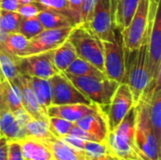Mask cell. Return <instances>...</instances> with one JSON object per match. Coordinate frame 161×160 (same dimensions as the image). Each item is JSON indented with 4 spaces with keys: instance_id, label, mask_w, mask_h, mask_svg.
<instances>
[{
    "instance_id": "obj_1",
    "label": "cell",
    "mask_w": 161,
    "mask_h": 160,
    "mask_svg": "<svg viewBox=\"0 0 161 160\" xmlns=\"http://www.w3.org/2000/svg\"><path fill=\"white\" fill-rule=\"evenodd\" d=\"M136 106H133L113 132L108 133L107 143L121 160L138 159L141 155L135 145Z\"/></svg>"
},
{
    "instance_id": "obj_2",
    "label": "cell",
    "mask_w": 161,
    "mask_h": 160,
    "mask_svg": "<svg viewBox=\"0 0 161 160\" xmlns=\"http://www.w3.org/2000/svg\"><path fill=\"white\" fill-rule=\"evenodd\" d=\"M135 106L137 110L135 145L138 152L145 160H160L161 144L157 141L150 124L146 97L142 94Z\"/></svg>"
},
{
    "instance_id": "obj_3",
    "label": "cell",
    "mask_w": 161,
    "mask_h": 160,
    "mask_svg": "<svg viewBox=\"0 0 161 160\" xmlns=\"http://www.w3.org/2000/svg\"><path fill=\"white\" fill-rule=\"evenodd\" d=\"M78 58L85 59L104 72L103 41L88 25H78L72 28L68 38Z\"/></svg>"
},
{
    "instance_id": "obj_4",
    "label": "cell",
    "mask_w": 161,
    "mask_h": 160,
    "mask_svg": "<svg viewBox=\"0 0 161 160\" xmlns=\"http://www.w3.org/2000/svg\"><path fill=\"white\" fill-rule=\"evenodd\" d=\"M65 75L92 104L100 108L108 107L114 92L120 85L119 82L108 77L100 79L91 76H75L68 74H65Z\"/></svg>"
},
{
    "instance_id": "obj_5",
    "label": "cell",
    "mask_w": 161,
    "mask_h": 160,
    "mask_svg": "<svg viewBox=\"0 0 161 160\" xmlns=\"http://www.w3.org/2000/svg\"><path fill=\"white\" fill-rule=\"evenodd\" d=\"M104 47V73L109 79L124 83L125 74V47L122 31L114 27V40L103 41Z\"/></svg>"
},
{
    "instance_id": "obj_6",
    "label": "cell",
    "mask_w": 161,
    "mask_h": 160,
    "mask_svg": "<svg viewBox=\"0 0 161 160\" xmlns=\"http://www.w3.org/2000/svg\"><path fill=\"white\" fill-rule=\"evenodd\" d=\"M150 0H140L137 10L126 28L122 31L124 47L132 51L138 49L149 31Z\"/></svg>"
},
{
    "instance_id": "obj_7",
    "label": "cell",
    "mask_w": 161,
    "mask_h": 160,
    "mask_svg": "<svg viewBox=\"0 0 161 160\" xmlns=\"http://www.w3.org/2000/svg\"><path fill=\"white\" fill-rule=\"evenodd\" d=\"M49 81L52 89L51 105H92L91 100L71 82V80L65 75L64 73L59 72L58 74L50 77Z\"/></svg>"
},
{
    "instance_id": "obj_8",
    "label": "cell",
    "mask_w": 161,
    "mask_h": 160,
    "mask_svg": "<svg viewBox=\"0 0 161 160\" xmlns=\"http://www.w3.org/2000/svg\"><path fill=\"white\" fill-rule=\"evenodd\" d=\"M17 62L20 74L25 76L49 79L59 73L53 62L52 51L17 57Z\"/></svg>"
},
{
    "instance_id": "obj_9",
    "label": "cell",
    "mask_w": 161,
    "mask_h": 160,
    "mask_svg": "<svg viewBox=\"0 0 161 160\" xmlns=\"http://www.w3.org/2000/svg\"><path fill=\"white\" fill-rule=\"evenodd\" d=\"M88 25L102 41L114 40L112 0H97Z\"/></svg>"
},
{
    "instance_id": "obj_10",
    "label": "cell",
    "mask_w": 161,
    "mask_h": 160,
    "mask_svg": "<svg viewBox=\"0 0 161 160\" xmlns=\"http://www.w3.org/2000/svg\"><path fill=\"white\" fill-rule=\"evenodd\" d=\"M135 106L132 92L126 83H121L108 105V111L106 114L108 133L113 132L129 109Z\"/></svg>"
},
{
    "instance_id": "obj_11",
    "label": "cell",
    "mask_w": 161,
    "mask_h": 160,
    "mask_svg": "<svg viewBox=\"0 0 161 160\" xmlns=\"http://www.w3.org/2000/svg\"><path fill=\"white\" fill-rule=\"evenodd\" d=\"M73 27L43 29L37 36L28 40V44L22 57L52 51L63 43Z\"/></svg>"
},
{
    "instance_id": "obj_12",
    "label": "cell",
    "mask_w": 161,
    "mask_h": 160,
    "mask_svg": "<svg viewBox=\"0 0 161 160\" xmlns=\"http://www.w3.org/2000/svg\"><path fill=\"white\" fill-rule=\"evenodd\" d=\"M147 70L151 80L155 79L161 70V15L158 5L148 37Z\"/></svg>"
},
{
    "instance_id": "obj_13",
    "label": "cell",
    "mask_w": 161,
    "mask_h": 160,
    "mask_svg": "<svg viewBox=\"0 0 161 160\" xmlns=\"http://www.w3.org/2000/svg\"><path fill=\"white\" fill-rule=\"evenodd\" d=\"M20 89L22 94V104L25 110L33 119H48L47 113L39 105L27 77L22 74L12 80Z\"/></svg>"
},
{
    "instance_id": "obj_14",
    "label": "cell",
    "mask_w": 161,
    "mask_h": 160,
    "mask_svg": "<svg viewBox=\"0 0 161 160\" xmlns=\"http://www.w3.org/2000/svg\"><path fill=\"white\" fill-rule=\"evenodd\" d=\"M75 124L92 135L97 140V141H106L108 135L107 117L102 108L85 115L77 122H75Z\"/></svg>"
},
{
    "instance_id": "obj_15",
    "label": "cell",
    "mask_w": 161,
    "mask_h": 160,
    "mask_svg": "<svg viewBox=\"0 0 161 160\" xmlns=\"http://www.w3.org/2000/svg\"><path fill=\"white\" fill-rule=\"evenodd\" d=\"M100 108L94 104L84 105V104H71V105H51L47 108L48 117H58L72 123L77 122L79 119L87 114L92 113Z\"/></svg>"
},
{
    "instance_id": "obj_16",
    "label": "cell",
    "mask_w": 161,
    "mask_h": 160,
    "mask_svg": "<svg viewBox=\"0 0 161 160\" xmlns=\"http://www.w3.org/2000/svg\"><path fill=\"white\" fill-rule=\"evenodd\" d=\"M140 0H112L114 26L123 31L130 24Z\"/></svg>"
},
{
    "instance_id": "obj_17",
    "label": "cell",
    "mask_w": 161,
    "mask_h": 160,
    "mask_svg": "<svg viewBox=\"0 0 161 160\" xmlns=\"http://www.w3.org/2000/svg\"><path fill=\"white\" fill-rule=\"evenodd\" d=\"M25 128L17 122L12 111L6 108H0V135L5 137L8 141L25 138Z\"/></svg>"
},
{
    "instance_id": "obj_18",
    "label": "cell",
    "mask_w": 161,
    "mask_h": 160,
    "mask_svg": "<svg viewBox=\"0 0 161 160\" xmlns=\"http://www.w3.org/2000/svg\"><path fill=\"white\" fill-rule=\"evenodd\" d=\"M21 145L24 159L25 160H55L50 149L40 140L25 137L17 140Z\"/></svg>"
},
{
    "instance_id": "obj_19",
    "label": "cell",
    "mask_w": 161,
    "mask_h": 160,
    "mask_svg": "<svg viewBox=\"0 0 161 160\" xmlns=\"http://www.w3.org/2000/svg\"><path fill=\"white\" fill-rule=\"evenodd\" d=\"M42 141L50 149L55 160H88L84 151L74 148L56 137Z\"/></svg>"
},
{
    "instance_id": "obj_20",
    "label": "cell",
    "mask_w": 161,
    "mask_h": 160,
    "mask_svg": "<svg viewBox=\"0 0 161 160\" xmlns=\"http://www.w3.org/2000/svg\"><path fill=\"white\" fill-rule=\"evenodd\" d=\"M44 29H53L60 27H75L74 21L65 14L52 8H45L36 16Z\"/></svg>"
},
{
    "instance_id": "obj_21",
    "label": "cell",
    "mask_w": 161,
    "mask_h": 160,
    "mask_svg": "<svg viewBox=\"0 0 161 160\" xmlns=\"http://www.w3.org/2000/svg\"><path fill=\"white\" fill-rule=\"evenodd\" d=\"M41 108L47 113V108L52 102V89L49 79L26 76Z\"/></svg>"
},
{
    "instance_id": "obj_22",
    "label": "cell",
    "mask_w": 161,
    "mask_h": 160,
    "mask_svg": "<svg viewBox=\"0 0 161 160\" xmlns=\"http://www.w3.org/2000/svg\"><path fill=\"white\" fill-rule=\"evenodd\" d=\"M76 58L75 49L68 39L58 47L52 50L53 62L59 72H64Z\"/></svg>"
},
{
    "instance_id": "obj_23",
    "label": "cell",
    "mask_w": 161,
    "mask_h": 160,
    "mask_svg": "<svg viewBox=\"0 0 161 160\" xmlns=\"http://www.w3.org/2000/svg\"><path fill=\"white\" fill-rule=\"evenodd\" d=\"M28 40L19 32L0 33V46L16 57H22L26 49Z\"/></svg>"
},
{
    "instance_id": "obj_24",
    "label": "cell",
    "mask_w": 161,
    "mask_h": 160,
    "mask_svg": "<svg viewBox=\"0 0 161 160\" xmlns=\"http://www.w3.org/2000/svg\"><path fill=\"white\" fill-rule=\"evenodd\" d=\"M62 73L75 75V76H91V77H96L100 79L107 78L104 72L99 70L91 62L85 59H82L78 57Z\"/></svg>"
},
{
    "instance_id": "obj_25",
    "label": "cell",
    "mask_w": 161,
    "mask_h": 160,
    "mask_svg": "<svg viewBox=\"0 0 161 160\" xmlns=\"http://www.w3.org/2000/svg\"><path fill=\"white\" fill-rule=\"evenodd\" d=\"M82 151L86 153L88 160H121L110 150L107 140L104 141H85Z\"/></svg>"
},
{
    "instance_id": "obj_26",
    "label": "cell",
    "mask_w": 161,
    "mask_h": 160,
    "mask_svg": "<svg viewBox=\"0 0 161 160\" xmlns=\"http://www.w3.org/2000/svg\"><path fill=\"white\" fill-rule=\"evenodd\" d=\"M19 74L17 57L11 55L0 46V77L12 81Z\"/></svg>"
},
{
    "instance_id": "obj_27",
    "label": "cell",
    "mask_w": 161,
    "mask_h": 160,
    "mask_svg": "<svg viewBox=\"0 0 161 160\" xmlns=\"http://www.w3.org/2000/svg\"><path fill=\"white\" fill-rule=\"evenodd\" d=\"M25 137L46 141L53 139L55 136L51 133L48 124V119H33L25 124Z\"/></svg>"
},
{
    "instance_id": "obj_28",
    "label": "cell",
    "mask_w": 161,
    "mask_h": 160,
    "mask_svg": "<svg viewBox=\"0 0 161 160\" xmlns=\"http://www.w3.org/2000/svg\"><path fill=\"white\" fill-rule=\"evenodd\" d=\"M22 17L17 11L0 8V33L17 32Z\"/></svg>"
},
{
    "instance_id": "obj_29",
    "label": "cell",
    "mask_w": 161,
    "mask_h": 160,
    "mask_svg": "<svg viewBox=\"0 0 161 160\" xmlns=\"http://www.w3.org/2000/svg\"><path fill=\"white\" fill-rule=\"evenodd\" d=\"M43 26L39 21V19L35 17H22L18 31L22 35H24L27 40L32 39L37 36L43 30Z\"/></svg>"
},
{
    "instance_id": "obj_30",
    "label": "cell",
    "mask_w": 161,
    "mask_h": 160,
    "mask_svg": "<svg viewBox=\"0 0 161 160\" xmlns=\"http://www.w3.org/2000/svg\"><path fill=\"white\" fill-rule=\"evenodd\" d=\"M48 124L51 133L56 138L60 139L69 134L75 123L58 117H48Z\"/></svg>"
},
{
    "instance_id": "obj_31",
    "label": "cell",
    "mask_w": 161,
    "mask_h": 160,
    "mask_svg": "<svg viewBox=\"0 0 161 160\" xmlns=\"http://www.w3.org/2000/svg\"><path fill=\"white\" fill-rule=\"evenodd\" d=\"M43 8H45V7L42 6V4L38 2H32V3L19 4L16 11L23 17H35Z\"/></svg>"
},
{
    "instance_id": "obj_32",
    "label": "cell",
    "mask_w": 161,
    "mask_h": 160,
    "mask_svg": "<svg viewBox=\"0 0 161 160\" xmlns=\"http://www.w3.org/2000/svg\"><path fill=\"white\" fill-rule=\"evenodd\" d=\"M35 1L42 4L45 8H52V9H55L57 11H59V12L65 14L66 16H68L69 18H71L66 0H35Z\"/></svg>"
},
{
    "instance_id": "obj_33",
    "label": "cell",
    "mask_w": 161,
    "mask_h": 160,
    "mask_svg": "<svg viewBox=\"0 0 161 160\" xmlns=\"http://www.w3.org/2000/svg\"><path fill=\"white\" fill-rule=\"evenodd\" d=\"M67 6L70 11V15L75 25L82 24V14H81V7L82 0H66Z\"/></svg>"
},
{
    "instance_id": "obj_34",
    "label": "cell",
    "mask_w": 161,
    "mask_h": 160,
    "mask_svg": "<svg viewBox=\"0 0 161 160\" xmlns=\"http://www.w3.org/2000/svg\"><path fill=\"white\" fill-rule=\"evenodd\" d=\"M97 0H82L81 14H82V24L88 25L92 14V10Z\"/></svg>"
},
{
    "instance_id": "obj_35",
    "label": "cell",
    "mask_w": 161,
    "mask_h": 160,
    "mask_svg": "<svg viewBox=\"0 0 161 160\" xmlns=\"http://www.w3.org/2000/svg\"><path fill=\"white\" fill-rule=\"evenodd\" d=\"M8 160H25L23 157L21 145L17 141H8Z\"/></svg>"
},
{
    "instance_id": "obj_36",
    "label": "cell",
    "mask_w": 161,
    "mask_h": 160,
    "mask_svg": "<svg viewBox=\"0 0 161 160\" xmlns=\"http://www.w3.org/2000/svg\"><path fill=\"white\" fill-rule=\"evenodd\" d=\"M68 135L78 138V139H81V140L86 141H97V140L92 135H91L90 133H88L85 130L81 129L80 127L76 126L75 124L72 127V129L70 130Z\"/></svg>"
},
{
    "instance_id": "obj_37",
    "label": "cell",
    "mask_w": 161,
    "mask_h": 160,
    "mask_svg": "<svg viewBox=\"0 0 161 160\" xmlns=\"http://www.w3.org/2000/svg\"><path fill=\"white\" fill-rule=\"evenodd\" d=\"M19 4V0H0V8L5 10L16 11Z\"/></svg>"
},
{
    "instance_id": "obj_38",
    "label": "cell",
    "mask_w": 161,
    "mask_h": 160,
    "mask_svg": "<svg viewBox=\"0 0 161 160\" xmlns=\"http://www.w3.org/2000/svg\"><path fill=\"white\" fill-rule=\"evenodd\" d=\"M8 140L1 136L0 137V160H8Z\"/></svg>"
},
{
    "instance_id": "obj_39",
    "label": "cell",
    "mask_w": 161,
    "mask_h": 160,
    "mask_svg": "<svg viewBox=\"0 0 161 160\" xmlns=\"http://www.w3.org/2000/svg\"><path fill=\"white\" fill-rule=\"evenodd\" d=\"M32 2H36L35 0H19L20 4H25V3H32Z\"/></svg>"
},
{
    "instance_id": "obj_40",
    "label": "cell",
    "mask_w": 161,
    "mask_h": 160,
    "mask_svg": "<svg viewBox=\"0 0 161 160\" xmlns=\"http://www.w3.org/2000/svg\"><path fill=\"white\" fill-rule=\"evenodd\" d=\"M131 160H145L144 158H142V157H140V158H138V159H131Z\"/></svg>"
},
{
    "instance_id": "obj_41",
    "label": "cell",
    "mask_w": 161,
    "mask_h": 160,
    "mask_svg": "<svg viewBox=\"0 0 161 160\" xmlns=\"http://www.w3.org/2000/svg\"><path fill=\"white\" fill-rule=\"evenodd\" d=\"M154 1H156V2H160V0H154Z\"/></svg>"
},
{
    "instance_id": "obj_42",
    "label": "cell",
    "mask_w": 161,
    "mask_h": 160,
    "mask_svg": "<svg viewBox=\"0 0 161 160\" xmlns=\"http://www.w3.org/2000/svg\"><path fill=\"white\" fill-rule=\"evenodd\" d=\"M0 137H1V135H0Z\"/></svg>"
},
{
    "instance_id": "obj_43",
    "label": "cell",
    "mask_w": 161,
    "mask_h": 160,
    "mask_svg": "<svg viewBox=\"0 0 161 160\" xmlns=\"http://www.w3.org/2000/svg\"></svg>"
}]
</instances>
